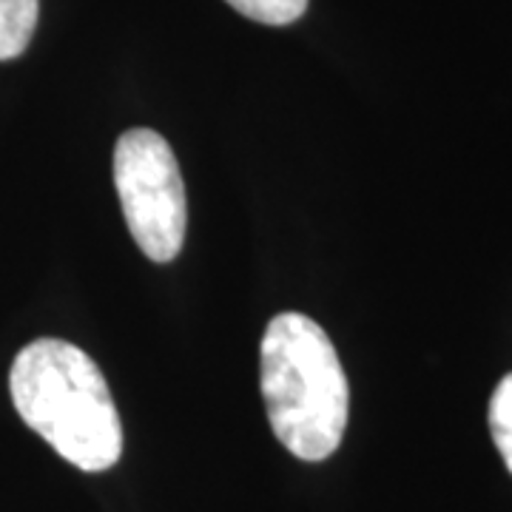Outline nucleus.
Listing matches in <instances>:
<instances>
[{
	"mask_svg": "<svg viewBox=\"0 0 512 512\" xmlns=\"http://www.w3.org/2000/svg\"><path fill=\"white\" fill-rule=\"evenodd\" d=\"M9 393L18 416L57 456L83 473H106L123 456V424L103 370L63 339L20 350Z\"/></svg>",
	"mask_w": 512,
	"mask_h": 512,
	"instance_id": "nucleus-1",
	"label": "nucleus"
},
{
	"mask_svg": "<svg viewBox=\"0 0 512 512\" xmlns=\"http://www.w3.org/2000/svg\"><path fill=\"white\" fill-rule=\"evenodd\" d=\"M259 384L274 436L302 461H325L345 439L350 387L328 333L305 313H279L259 348Z\"/></svg>",
	"mask_w": 512,
	"mask_h": 512,
	"instance_id": "nucleus-2",
	"label": "nucleus"
},
{
	"mask_svg": "<svg viewBox=\"0 0 512 512\" xmlns=\"http://www.w3.org/2000/svg\"><path fill=\"white\" fill-rule=\"evenodd\" d=\"M114 185L137 248L154 262H171L185 242L188 200L180 163L163 134L151 128L120 134Z\"/></svg>",
	"mask_w": 512,
	"mask_h": 512,
	"instance_id": "nucleus-3",
	"label": "nucleus"
},
{
	"mask_svg": "<svg viewBox=\"0 0 512 512\" xmlns=\"http://www.w3.org/2000/svg\"><path fill=\"white\" fill-rule=\"evenodd\" d=\"M40 0H0V60L20 57L35 35Z\"/></svg>",
	"mask_w": 512,
	"mask_h": 512,
	"instance_id": "nucleus-4",
	"label": "nucleus"
},
{
	"mask_svg": "<svg viewBox=\"0 0 512 512\" xmlns=\"http://www.w3.org/2000/svg\"><path fill=\"white\" fill-rule=\"evenodd\" d=\"M490 433L507 470L512 473V373L498 382L490 399Z\"/></svg>",
	"mask_w": 512,
	"mask_h": 512,
	"instance_id": "nucleus-5",
	"label": "nucleus"
},
{
	"mask_svg": "<svg viewBox=\"0 0 512 512\" xmlns=\"http://www.w3.org/2000/svg\"><path fill=\"white\" fill-rule=\"evenodd\" d=\"M239 15L265 23V26H288L299 20L308 9V0H225Z\"/></svg>",
	"mask_w": 512,
	"mask_h": 512,
	"instance_id": "nucleus-6",
	"label": "nucleus"
}]
</instances>
